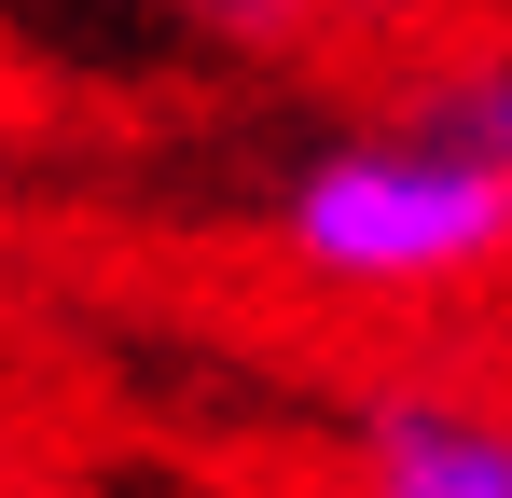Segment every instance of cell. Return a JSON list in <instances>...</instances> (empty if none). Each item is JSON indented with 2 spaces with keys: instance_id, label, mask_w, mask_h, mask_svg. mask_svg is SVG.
<instances>
[{
  "instance_id": "cell-1",
  "label": "cell",
  "mask_w": 512,
  "mask_h": 498,
  "mask_svg": "<svg viewBox=\"0 0 512 498\" xmlns=\"http://www.w3.org/2000/svg\"><path fill=\"white\" fill-rule=\"evenodd\" d=\"M277 236L319 277L416 291V277H471V263L512 249V180L471 166V153H429V139H360V153H319L291 180Z\"/></svg>"
},
{
  "instance_id": "cell-2",
  "label": "cell",
  "mask_w": 512,
  "mask_h": 498,
  "mask_svg": "<svg viewBox=\"0 0 512 498\" xmlns=\"http://www.w3.org/2000/svg\"><path fill=\"white\" fill-rule=\"evenodd\" d=\"M360 498H512V429L457 402H374L360 415Z\"/></svg>"
},
{
  "instance_id": "cell-3",
  "label": "cell",
  "mask_w": 512,
  "mask_h": 498,
  "mask_svg": "<svg viewBox=\"0 0 512 498\" xmlns=\"http://www.w3.org/2000/svg\"><path fill=\"white\" fill-rule=\"evenodd\" d=\"M429 153H471V166H499L512 180V56H485V70H457V83H429V125H416Z\"/></svg>"
}]
</instances>
